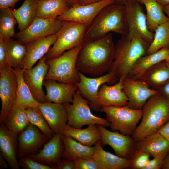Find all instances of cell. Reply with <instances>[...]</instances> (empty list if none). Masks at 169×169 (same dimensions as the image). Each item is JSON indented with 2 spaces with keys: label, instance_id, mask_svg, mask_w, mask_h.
<instances>
[{
  "label": "cell",
  "instance_id": "obj_1",
  "mask_svg": "<svg viewBox=\"0 0 169 169\" xmlns=\"http://www.w3.org/2000/svg\"><path fill=\"white\" fill-rule=\"evenodd\" d=\"M115 45L111 32L84 42L77 59L78 71L95 77L108 72L114 59Z\"/></svg>",
  "mask_w": 169,
  "mask_h": 169
},
{
  "label": "cell",
  "instance_id": "obj_2",
  "mask_svg": "<svg viewBox=\"0 0 169 169\" xmlns=\"http://www.w3.org/2000/svg\"><path fill=\"white\" fill-rule=\"evenodd\" d=\"M149 45L141 37L131 36L127 33L122 35L115 44V58L109 71L114 74V84L122 76L130 74L137 60L146 54Z\"/></svg>",
  "mask_w": 169,
  "mask_h": 169
},
{
  "label": "cell",
  "instance_id": "obj_3",
  "mask_svg": "<svg viewBox=\"0 0 169 169\" xmlns=\"http://www.w3.org/2000/svg\"><path fill=\"white\" fill-rule=\"evenodd\" d=\"M142 109L141 121L132 135L136 142L157 132L169 120V99L158 92L148 99Z\"/></svg>",
  "mask_w": 169,
  "mask_h": 169
},
{
  "label": "cell",
  "instance_id": "obj_4",
  "mask_svg": "<svg viewBox=\"0 0 169 169\" xmlns=\"http://www.w3.org/2000/svg\"><path fill=\"white\" fill-rule=\"evenodd\" d=\"M126 25L124 5L114 3L109 5L101 10L87 27L84 42L97 39L111 32L122 35L126 34L128 33Z\"/></svg>",
  "mask_w": 169,
  "mask_h": 169
},
{
  "label": "cell",
  "instance_id": "obj_5",
  "mask_svg": "<svg viewBox=\"0 0 169 169\" xmlns=\"http://www.w3.org/2000/svg\"><path fill=\"white\" fill-rule=\"evenodd\" d=\"M82 45L75 47L59 57L46 59L49 69L44 80L76 85L80 80L77 61Z\"/></svg>",
  "mask_w": 169,
  "mask_h": 169
},
{
  "label": "cell",
  "instance_id": "obj_6",
  "mask_svg": "<svg viewBox=\"0 0 169 169\" xmlns=\"http://www.w3.org/2000/svg\"><path fill=\"white\" fill-rule=\"evenodd\" d=\"M87 26L73 21H66L56 34L57 39L46 54V59H53L62 55L68 49L82 45Z\"/></svg>",
  "mask_w": 169,
  "mask_h": 169
},
{
  "label": "cell",
  "instance_id": "obj_7",
  "mask_svg": "<svg viewBox=\"0 0 169 169\" xmlns=\"http://www.w3.org/2000/svg\"><path fill=\"white\" fill-rule=\"evenodd\" d=\"M100 111L106 114L112 131L128 136L132 135L143 114L142 109H133L127 105L102 108Z\"/></svg>",
  "mask_w": 169,
  "mask_h": 169
},
{
  "label": "cell",
  "instance_id": "obj_8",
  "mask_svg": "<svg viewBox=\"0 0 169 169\" xmlns=\"http://www.w3.org/2000/svg\"><path fill=\"white\" fill-rule=\"evenodd\" d=\"M71 103H64L68 114L67 125L77 128H81L84 125L91 124L110 126V123L106 119L92 114L89 106V102L78 90L74 94Z\"/></svg>",
  "mask_w": 169,
  "mask_h": 169
},
{
  "label": "cell",
  "instance_id": "obj_9",
  "mask_svg": "<svg viewBox=\"0 0 169 169\" xmlns=\"http://www.w3.org/2000/svg\"><path fill=\"white\" fill-rule=\"evenodd\" d=\"M17 80L13 68L6 64L0 69V122L4 123L15 105Z\"/></svg>",
  "mask_w": 169,
  "mask_h": 169
},
{
  "label": "cell",
  "instance_id": "obj_10",
  "mask_svg": "<svg viewBox=\"0 0 169 169\" xmlns=\"http://www.w3.org/2000/svg\"><path fill=\"white\" fill-rule=\"evenodd\" d=\"M140 3L137 1H132L124 3L128 28L127 33L131 36L141 37L150 44L154 34L147 27L146 15Z\"/></svg>",
  "mask_w": 169,
  "mask_h": 169
},
{
  "label": "cell",
  "instance_id": "obj_11",
  "mask_svg": "<svg viewBox=\"0 0 169 169\" xmlns=\"http://www.w3.org/2000/svg\"><path fill=\"white\" fill-rule=\"evenodd\" d=\"M65 21L58 17L46 19L35 17L27 29L17 33L14 37L20 43L25 44L33 40L56 34Z\"/></svg>",
  "mask_w": 169,
  "mask_h": 169
},
{
  "label": "cell",
  "instance_id": "obj_12",
  "mask_svg": "<svg viewBox=\"0 0 169 169\" xmlns=\"http://www.w3.org/2000/svg\"><path fill=\"white\" fill-rule=\"evenodd\" d=\"M79 81L76 84L77 90L85 99L89 102V105L94 110L100 111L97 101L98 91L101 86L104 83L113 84L115 79L114 73L111 71L103 75L94 78L86 76L79 71Z\"/></svg>",
  "mask_w": 169,
  "mask_h": 169
},
{
  "label": "cell",
  "instance_id": "obj_13",
  "mask_svg": "<svg viewBox=\"0 0 169 169\" xmlns=\"http://www.w3.org/2000/svg\"><path fill=\"white\" fill-rule=\"evenodd\" d=\"M115 0H102L87 5L75 3L57 17L64 21H73L86 25L87 27L103 8L115 3Z\"/></svg>",
  "mask_w": 169,
  "mask_h": 169
},
{
  "label": "cell",
  "instance_id": "obj_14",
  "mask_svg": "<svg viewBox=\"0 0 169 169\" xmlns=\"http://www.w3.org/2000/svg\"><path fill=\"white\" fill-rule=\"evenodd\" d=\"M123 90L128 99L129 107L142 109L148 99L158 92L150 88L145 83L134 78L130 75L123 81Z\"/></svg>",
  "mask_w": 169,
  "mask_h": 169
},
{
  "label": "cell",
  "instance_id": "obj_15",
  "mask_svg": "<svg viewBox=\"0 0 169 169\" xmlns=\"http://www.w3.org/2000/svg\"><path fill=\"white\" fill-rule=\"evenodd\" d=\"M97 125L101 135L102 146L108 145L113 149L116 155L128 158L136 147V142L133 138L117 131H110L102 125Z\"/></svg>",
  "mask_w": 169,
  "mask_h": 169
},
{
  "label": "cell",
  "instance_id": "obj_16",
  "mask_svg": "<svg viewBox=\"0 0 169 169\" xmlns=\"http://www.w3.org/2000/svg\"><path fill=\"white\" fill-rule=\"evenodd\" d=\"M49 139L38 128L30 124L18 137V158L35 153Z\"/></svg>",
  "mask_w": 169,
  "mask_h": 169
},
{
  "label": "cell",
  "instance_id": "obj_17",
  "mask_svg": "<svg viewBox=\"0 0 169 169\" xmlns=\"http://www.w3.org/2000/svg\"><path fill=\"white\" fill-rule=\"evenodd\" d=\"M46 59L45 54L35 66L24 69L23 73L25 83L34 98L39 103L46 102V94L43 90L42 86L49 69Z\"/></svg>",
  "mask_w": 169,
  "mask_h": 169
},
{
  "label": "cell",
  "instance_id": "obj_18",
  "mask_svg": "<svg viewBox=\"0 0 169 169\" xmlns=\"http://www.w3.org/2000/svg\"><path fill=\"white\" fill-rule=\"evenodd\" d=\"M38 108L54 134L60 133L64 129L68 114L64 104L46 102L39 103Z\"/></svg>",
  "mask_w": 169,
  "mask_h": 169
},
{
  "label": "cell",
  "instance_id": "obj_19",
  "mask_svg": "<svg viewBox=\"0 0 169 169\" xmlns=\"http://www.w3.org/2000/svg\"><path fill=\"white\" fill-rule=\"evenodd\" d=\"M44 145L38 153L25 156L54 169V167L62 158L64 151L62 134L59 133L54 134Z\"/></svg>",
  "mask_w": 169,
  "mask_h": 169
},
{
  "label": "cell",
  "instance_id": "obj_20",
  "mask_svg": "<svg viewBox=\"0 0 169 169\" xmlns=\"http://www.w3.org/2000/svg\"><path fill=\"white\" fill-rule=\"evenodd\" d=\"M125 76H122L112 85L104 83L101 86L97 96L100 109L111 106L120 107L127 105L128 99L123 90V79Z\"/></svg>",
  "mask_w": 169,
  "mask_h": 169
},
{
  "label": "cell",
  "instance_id": "obj_21",
  "mask_svg": "<svg viewBox=\"0 0 169 169\" xmlns=\"http://www.w3.org/2000/svg\"><path fill=\"white\" fill-rule=\"evenodd\" d=\"M56 34L31 41L26 44V52L20 68L30 69L48 53L57 39Z\"/></svg>",
  "mask_w": 169,
  "mask_h": 169
},
{
  "label": "cell",
  "instance_id": "obj_22",
  "mask_svg": "<svg viewBox=\"0 0 169 169\" xmlns=\"http://www.w3.org/2000/svg\"><path fill=\"white\" fill-rule=\"evenodd\" d=\"M17 135L8 128L3 123L0 125L1 154L12 169L20 168L17 160L18 148Z\"/></svg>",
  "mask_w": 169,
  "mask_h": 169
},
{
  "label": "cell",
  "instance_id": "obj_23",
  "mask_svg": "<svg viewBox=\"0 0 169 169\" xmlns=\"http://www.w3.org/2000/svg\"><path fill=\"white\" fill-rule=\"evenodd\" d=\"M43 85L46 92V102L64 104L71 103L77 90L75 85L58 82L51 80L44 81Z\"/></svg>",
  "mask_w": 169,
  "mask_h": 169
},
{
  "label": "cell",
  "instance_id": "obj_24",
  "mask_svg": "<svg viewBox=\"0 0 169 169\" xmlns=\"http://www.w3.org/2000/svg\"><path fill=\"white\" fill-rule=\"evenodd\" d=\"M136 150L144 151L152 156L165 158L169 152V143L158 132L136 142Z\"/></svg>",
  "mask_w": 169,
  "mask_h": 169
},
{
  "label": "cell",
  "instance_id": "obj_25",
  "mask_svg": "<svg viewBox=\"0 0 169 169\" xmlns=\"http://www.w3.org/2000/svg\"><path fill=\"white\" fill-rule=\"evenodd\" d=\"M95 146V150L92 157L98 164L100 169H124L130 167V159L105 151L102 148L100 140Z\"/></svg>",
  "mask_w": 169,
  "mask_h": 169
},
{
  "label": "cell",
  "instance_id": "obj_26",
  "mask_svg": "<svg viewBox=\"0 0 169 169\" xmlns=\"http://www.w3.org/2000/svg\"><path fill=\"white\" fill-rule=\"evenodd\" d=\"M62 135L64 148L62 158L73 161L75 159L92 157L95 151V146L84 145L69 136Z\"/></svg>",
  "mask_w": 169,
  "mask_h": 169
},
{
  "label": "cell",
  "instance_id": "obj_27",
  "mask_svg": "<svg viewBox=\"0 0 169 169\" xmlns=\"http://www.w3.org/2000/svg\"><path fill=\"white\" fill-rule=\"evenodd\" d=\"M137 79L145 83L150 88L157 91L169 80V67L165 61H161L149 68Z\"/></svg>",
  "mask_w": 169,
  "mask_h": 169
},
{
  "label": "cell",
  "instance_id": "obj_28",
  "mask_svg": "<svg viewBox=\"0 0 169 169\" xmlns=\"http://www.w3.org/2000/svg\"><path fill=\"white\" fill-rule=\"evenodd\" d=\"M60 133L69 136L81 144L89 146L95 145L101 138L97 125L91 124L84 129L74 128L68 125Z\"/></svg>",
  "mask_w": 169,
  "mask_h": 169
},
{
  "label": "cell",
  "instance_id": "obj_29",
  "mask_svg": "<svg viewBox=\"0 0 169 169\" xmlns=\"http://www.w3.org/2000/svg\"><path fill=\"white\" fill-rule=\"evenodd\" d=\"M169 55V48H164L153 53L140 57L136 61L130 74L137 79L149 68L155 64L165 60Z\"/></svg>",
  "mask_w": 169,
  "mask_h": 169
},
{
  "label": "cell",
  "instance_id": "obj_30",
  "mask_svg": "<svg viewBox=\"0 0 169 169\" xmlns=\"http://www.w3.org/2000/svg\"><path fill=\"white\" fill-rule=\"evenodd\" d=\"M17 80L16 96L14 105L19 106L24 109L28 107H38L39 103L32 95L23 77L24 69L20 67L13 69Z\"/></svg>",
  "mask_w": 169,
  "mask_h": 169
},
{
  "label": "cell",
  "instance_id": "obj_31",
  "mask_svg": "<svg viewBox=\"0 0 169 169\" xmlns=\"http://www.w3.org/2000/svg\"><path fill=\"white\" fill-rule=\"evenodd\" d=\"M70 4L66 0L38 1L36 17L46 19L57 18L67 11Z\"/></svg>",
  "mask_w": 169,
  "mask_h": 169
},
{
  "label": "cell",
  "instance_id": "obj_32",
  "mask_svg": "<svg viewBox=\"0 0 169 169\" xmlns=\"http://www.w3.org/2000/svg\"><path fill=\"white\" fill-rule=\"evenodd\" d=\"M37 0H25L22 5L17 9L12 10L16 19L19 31L27 29L36 17Z\"/></svg>",
  "mask_w": 169,
  "mask_h": 169
},
{
  "label": "cell",
  "instance_id": "obj_33",
  "mask_svg": "<svg viewBox=\"0 0 169 169\" xmlns=\"http://www.w3.org/2000/svg\"><path fill=\"white\" fill-rule=\"evenodd\" d=\"M146 11V22L148 29L154 32L160 25L169 21L168 17L164 13L162 7L156 0H141Z\"/></svg>",
  "mask_w": 169,
  "mask_h": 169
},
{
  "label": "cell",
  "instance_id": "obj_34",
  "mask_svg": "<svg viewBox=\"0 0 169 169\" xmlns=\"http://www.w3.org/2000/svg\"><path fill=\"white\" fill-rule=\"evenodd\" d=\"M6 63L14 68L20 67L26 52L25 44L11 38L4 40Z\"/></svg>",
  "mask_w": 169,
  "mask_h": 169
},
{
  "label": "cell",
  "instance_id": "obj_35",
  "mask_svg": "<svg viewBox=\"0 0 169 169\" xmlns=\"http://www.w3.org/2000/svg\"><path fill=\"white\" fill-rule=\"evenodd\" d=\"M6 127L17 135L20 134L30 124L25 109L14 105L4 123Z\"/></svg>",
  "mask_w": 169,
  "mask_h": 169
},
{
  "label": "cell",
  "instance_id": "obj_36",
  "mask_svg": "<svg viewBox=\"0 0 169 169\" xmlns=\"http://www.w3.org/2000/svg\"><path fill=\"white\" fill-rule=\"evenodd\" d=\"M154 32L146 54L153 53L164 48H169V21L159 25Z\"/></svg>",
  "mask_w": 169,
  "mask_h": 169
},
{
  "label": "cell",
  "instance_id": "obj_37",
  "mask_svg": "<svg viewBox=\"0 0 169 169\" xmlns=\"http://www.w3.org/2000/svg\"><path fill=\"white\" fill-rule=\"evenodd\" d=\"M12 10L11 8L0 9V37L4 40L15 34V27L17 22Z\"/></svg>",
  "mask_w": 169,
  "mask_h": 169
},
{
  "label": "cell",
  "instance_id": "obj_38",
  "mask_svg": "<svg viewBox=\"0 0 169 169\" xmlns=\"http://www.w3.org/2000/svg\"><path fill=\"white\" fill-rule=\"evenodd\" d=\"M30 123L41 130L49 139L54 133L50 128L38 107H28L25 109Z\"/></svg>",
  "mask_w": 169,
  "mask_h": 169
},
{
  "label": "cell",
  "instance_id": "obj_39",
  "mask_svg": "<svg viewBox=\"0 0 169 169\" xmlns=\"http://www.w3.org/2000/svg\"><path fill=\"white\" fill-rule=\"evenodd\" d=\"M150 155L142 151L136 150L130 160V167L135 169H144L149 159Z\"/></svg>",
  "mask_w": 169,
  "mask_h": 169
},
{
  "label": "cell",
  "instance_id": "obj_40",
  "mask_svg": "<svg viewBox=\"0 0 169 169\" xmlns=\"http://www.w3.org/2000/svg\"><path fill=\"white\" fill-rule=\"evenodd\" d=\"M19 159V165L23 169H53L52 167L42 164L26 156Z\"/></svg>",
  "mask_w": 169,
  "mask_h": 169
},
{
  "label": "cell",
  "instance_id": "obj_41",
  "mask_svg": "<svg viewBox=\"0 0 169 169\" xmlns=\"http://www.w3.org/2000/svg\"><path fill=\"white\" fill-rule=\"evenodd\" d=\"M73 161L74 169H100L98 164L92 157L75 159Z\"/></svg>",
  "mask_w": 169,
  "mask_h": 169
},
{
  "label": "cell",
  "instance_id": "obj_42",
  "mask_svg": "<svg viewBox=\"0 0 169 169\" xmlns=\"http://www.w3.org/2000/svg\"><path fill=\"white\" fill-rule=\"evenodd\" d=\"M165 158L160 156L153 157L149 159L144 169H159L162 167Z\"/></svg>",
  "mask_w": 169,
  "mask_h": 169
},
{
  "label": "cell",
  "instance_id": "obj_43",
  "mask_svg": "<svg viewBox=\"0 0 169 169\" xmlns=\"http://www.w3.org/2000/svg\"><path fill=\"white\" fill-rule=\"evenodd\" d=\"M54 169H74L73 161L61 158L54 167Z\"/></svg>",
  "mask_w": 169,
  "mask_h": 169
},
{
  "label": "cell",
  "instance_id": "obj_44",
  "mask_svg": "<svg viewBox=\"0 0 169 169\" xmlns=\"http://www.w3.org/2000/svg\"><path fill=\"white\" fill-rule=\"evenodd\" d=\"M6 64V53L4 40L0 37V69Z\"/></svg>",
  "mask_w": 169,
  "mask_h": 169
},
{
  "label": "cell",
  "instance_id": "obj_45",
  "mask_svg": "<svg viewBox=\"0 0 169 169\" xmlns=\"http://www.w3.org/2000/svg\"><path fill=\"white\" fill-rule=\"evenodd\" d=\"M20 0H0V9L11 8H14L15 5Z\"/></svg>",
  "mask_w": 169,
  "mask_h": 169
},
{
  "label": "cell",
  "instance_id": "obj_46",
  "mask_svg": "<svg viewBox=\"0 0 169 169\" xmlns=\"http://www.w3.org/2000/svg\"><path fill=\"white\" fill-rule=\"evenodd\" d=\"M157 132L166 139L169 143V120Z\"/></svg>",
  "mask_w": 169,
  "mask_h": 169
},
{
  "label": "cell",
  "instance_id": "obj_47",
  "mask_svg": "<svg viewBox=\"0 0 169 169\" xmlns=\"http://www.w3.org/2000/svg\"><path fill=\"white\" fill-rule=\"evenodd\" d=\"M157 91L169 99V80L161 86Z\"/></svg>",
  "mask_w": 169,
  "mask_h": 169
},
{
  "label": "cell",
  "instance_id": "obj_48",
  "mask_svg": "<svg viewBox=\"0 0 169 169\" xmlns=\"http://www.w3.org/2000/svg\"><path fill=\"white\" fill-rule=\"evenodd\" d=\"M102 0H77V3L81 5H85L95 3Z\"/></svg>",
  "mask_w": 169,
  "mask_h": 169
},
{
  "label": "cell",
  "instance_id": "obj_49",
  "mask_svg": "<svg viewBox=\"0 0 169 169\" xmlns=\"http://www.w3.org/2000/svg\"><path fill=\"white\" fill-rule=\"evenodd\" d=\"M6 160L2 156L0 155V168H7L8 167V163L6 162Z\"/></svg>",
  "mask_w": 169,
  "mask_h": 169
},
{
  "label": "cell",
  "instance_id": "obj_50",
  "mask_svg": "<svg viewBox=\"0 0 169 169\" xmlns=\"http://www.w3.org/2000/svg\"><path fill=\"white\" fill-rule=\"evenodd\" d=\"M162 167L164 169H169V155L165 158Z\"/></svg>",
  "mask_w": 169,
  "mask_h": 169
},
{
  "label": "cell",
  "instance_id": "obj_51",
  "mask_svg": "<svg viewBox=\"0 0 169 169\" xmlns=\"http://www.w3.org/2000/svg\"><path fill=\"white\" fill-rule=\"evenodd\" d=\"M156 1L162 7L169 4V0H156Z\"/></svg>",
  "mask_w": 169,
  "mask_h": 169
},
{
  "label": "cell",
  "instance_id": "obj_52",
  "mask_svg": "<svg viewBox=\"0 0 169 169\" xmlns=\"http://www.w3.org/2000/svg\"><path fill=\"white\" fill-rule=\"evenodd\" d=\"M162 9L164 12L166 14L169 19V4L163 7Z\"/></svg>",
  "mask_w": 169,
  "mask_h": 169
},
{
  "label": "cell",
  "instance_id": "obj_53",
  "mask_svg": "<svg viewBox=\"0 0 169 169\" xmlns=\"http://www.w3.org/2000/svg\"><path fill=\"white\" fill-rule=\"evenodd\" d=\"M116 0H115V1ZM119 1V2L122 3L123 4H124V3H125V2L129 1H137L139 2L140 3H141V0H116Z\"/></svg>",
  "mask_w": 169,
  "mask_h": 169
},
{
  "label": "cell",
  "instance_id": "obj_54",
  "mask_svg": "<svg viewBox=\"0 0 169 169\" xmlns=\"http://www.w3.org/2000/svg\"><path fill=\"white\" fill-rule=\"evenodd\" d=\"M70 4L72 5L75 4L77 3V0H66Z\"/></svg>",
  "mask_w": 169,
  "mask_h": 169
},
{
  "label": "cell",
  "instance_id": "obj_55",
  "mask_svg": "<svg viewBox=\"0 0 169 169\" xmlns=\"http://www.w3.org/2000/svg\"><path fill=\"white\" fill-rule=\"evenodd\" d=\"M165 61L166 65L169 67V55L166 59Z\"/></svg>",
  "mask_w": 169,
  "mask_h": 169
},
{
  "label": "cell",
  "instance_id": "obj_56",
  "mask_svg": "<svg viewBox=\"0 0 169 169\" xmlns=\"http://www.w3.org/2000/svg\"><path fill=\"white\" fill-rule=\"evenodd\" d=\"M38 1L42 0H37Z\"/></svg>",
  "mask_w": 169,
  "mask_h": 169
}]
</instances>
